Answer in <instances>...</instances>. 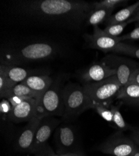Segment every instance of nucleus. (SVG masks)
<instances>
[{"label":"nucleus","mask_w":139,"mask_h":156,"mask_svg":"<svg viewBox=\"0 0 139 156\" xmlns=\"http://www.w3.org/2000/svg\"><path fill=\"white\" fill-rule=\"evenodd\" d=\"M120 105L114 106L110 105V109L113 114V121L116 127L120 131H127V130H132L133 127L128 124L124 120L122 115L120 111Z\"/></svg>","instance_id":"obj_20"},{"label":"nucleus","mask_w":139,"mask_h":156,"mask_svg":"<svg viewBox=\"0 0 139 156\" xmlns=\"http://www.w3.org/2000/svg\"><path fill=\"white\" fill-rule=\"evenodd\" d=\"M5 64L6 65L7 79L12 87L19 83H23L30 76L35 75H47V73L44 69H26L16 66H11L6 64Z\"/></svg>","instance_id":"obj_14"},{"label":"nucleus","mask_w":139,"mask_h":156,"mask_svg":"<svg viewBox=\"0 0 139 156\" xmlns=\"http://www.w3.org/2000/svg\"><path fill=\"white\" fill-rule=\"evenodd\" d=\"M129 24V22L127 21L121 23L108 25L104 30H103V32L104 33V34L109 37H119V35L123 31L125 27Z\"/></svg>","instance_id":"obj_25"},{"label":"nucleus","mask_w":139,"mask_h":156,"mask_svg":"<svg viewBox=\"0 0 139 156\" xmlns=\"http://www.w3.org/2000/svg\"><path fill=\"white\" fill-rule=\"evenodd\" d=\"M130 138L138 146H139V129H133Z\"/></svg>","instance_id":"obj_29"},{"label":"nucleus","mask_w":139,"mask_h":156,"mask_svg":"<svg viewBox=\"0 0 139 156\" xmlns=\"http://www.w3.org/2000/svg\"><path fill=\"white\" fill-rule=\"evenodd\" d=\"M132 156H139V147L138 146Z\"/></svg>","instance_id":"obj_33"},{"label":"nucleus","mask_w":139,"mask_h":156,"mask_svg":"<svg viewBox=\"0 0 139 156\" xmlns=\"http://www.w3.org/2000/svg\"><path fill=\"white\" fill-rule=\"evenodd\" d=\"M60 53L59 47L54 43L36 41L20 46L7 47L2 51L1 62L18 66L29 62L44 61L53 59Z\"/></svg>","instance_id":"obj_2"},{"label":"nucleus","mask_w":139,"mask_h":156,"mask_svg":"<svg viewBox=\"0 0 139 156\" xmlns=\"http://www.w3.org/2000/svg\"><path fill=\"white\" fill-rule=\"evenodd\" d=\"M120 42H123L126 40H139V23H137L136 27L134 30L129 33L118 37Z\"/></svg>","instance_id":"obj_26"},{"label":"nucleus","mask_w":139,"mask_h":156,"mask_svg":"<svg viewBox=\"0 0 139 156\" xmlns=\"http://www.w3.org/2000/svg\"><path fill=\"white\" fill-rule=\"evenodd\" d=\"M42 119L36 114L28 122L16 139V148L18 151L30 152L36 132Z\"/></svg>","instance_id":"obj_12"},{"label":"nucleus","mask_w":139,"mask_h":156,"mask_svg":"<svg viewBox=\"0 0 139 156\" xmlns=\"http://www.w3.org/2000/svg\"><path fill=\"white\" fill-rule=\"evenodd\" d=\"M56 156H84L82 154L79 152L75 151V152H71L65 154H57Z\"/></svg>","instance_id":"obj_31"},{"label":"nucleus","mask_w":139,"mask_h":156,"mask_svg":"<svg viewBox=\"0 0 139 156\" xmlns=\"http://www.w3.org/2000/svg\"><path fill=\"white\" fill-rule=\"evenodd\" d=\"M63 77L58 76L49 88L42 95L37 106V115L40 118L60 116L64 112Z\"/></svg>","instance_id":"obj_3"},{"label":"nucleus","mask_w":139,"mask_h":156,"mask_svg":"<svg viewBox=\"0 0 139 156\" xmlns=\"http://www.w3.org/2000/svg\"><path fill=\"white\" fill-rule=\"evenodd\" d=\"M138 146L121 131L109 137L98 147V150L112 156H132Z\"/></svg>","instance_id":"obj_6"},{"label":"nucleus","mask_w":139,"mask_h":156,"mask_svg":"<svg viewBox=\"0 0 139 156\" xmlns=\"http://www.w3.org/2000/svg\"><path fill=\"white\" fill-rule=\"evenodd\" d=\"M85 40L90 48L99 49L104 53H113L120 42L117 37H109L103 32V30L98 26L94 27L92 34H85L84 36Z\"/></svg>","instance_id":"obj_9"},{"label":"nucleus","mask_w":139,"mask_h":156,"mask_svg":"<svg viewBox=\"0 0 139 156\" xmlns=\"http://www.w3.org/2000/svg\"><path fill=\"white\" fill-rule=\"evenodd\" d=\"M128 21L129 22V23H134V22L139 23V9L135 12V15L130 20H128Z\"/></svg>","instance_id":"obj_32"},{"label":"nucleus","mask_w":139,"mask_h":156,"mask_svg":"<svg viewBox=\"0 0 139 156\" xmlns=\"http://www.w3.org/2000/svg\"><path fill=\"white\" fill-rule=\"evenodd\" d=\"M12 87L6 77V65L1 62L0 65V96L2 99L6 98Z\"/></svg>","instance_id":"obj_21"},{"label":"nucleus","mask_w":139,"mask_h":156,"mask_svg":"<svg viewBox=\"0 0 139 156\" xmlns=\"http://www.w3.org/2000/svg\"><path fill=\"white\" fill-rule=\"evenodd\" d=\"M64 112L62 119L65 122L73 121L85 111L91 109V101L83 86L69 83L64 87Z\"/></svg>","instance_id":"obj_4"},{"label":"nucleus","mask_w":139,"mask_h":156,"mask_svg":"<svg viewBox=\"0 0 139 156\" xmlns=\"http://www.w3.org/2000/svg\"><path fill=\"white\" fill-rule=\"evenodd\" d=\"M55 141L57 154L76 151L77 136L72 126L64 125L57 127L55 133Z\"/></svg>","instance_id":"obj_10"},{"label":"nucleus","mask_w":139,"mask_h":156,"mask_svg":"<svg viewBox=\"0 0 139 156\" xmlns=\"http://www.w3.org/2000/svg\"><path fill=\"white\" fill-rule=\"evenodd\" d=\"M54 80L47 75H35L28 77L22 83L42 96L51 86Z\"/></svg>","instance_id":"obj_15"},{"label":"nucleus","mask_w":139,"mask_h":156,"mask_svg":"<svg viewBox=\"0 0 139 156\" xmlns=\"http://www.w3.org/2000/svg\"><path fill=\"white\" fill-rule=\"evenodd\" d=\"M0 107H1V114L2 115L4 114V115L7 114L8 115L12 109L10 102L7 99L5 98H3V100L2 101Z\"/></svg>","instance_id":"obj_27"},{"label":"nucleus","mask_w":139,"mask_h":156,"mask_svg":"<svg viewBox=\"0 0 139 156\" xmlns=\"http://www.w3.org/2000/svg\"><path fill=\"white\" fill-rule=\"evenodd\" d=\"M134 106H138V107H139V101H138L135 105H134Z\"/></svg>","instance_id":"obj_34"},{"label":"nucleus","mask_w":139,"mask_h":156,"mask_svg":"<svg viewBox=\"0 0 139 156\" xmlns=\"http://www.w3.org/2000/svg\"><path fill=\"white\" fill-rule=\"evenodd\" d=\"M101 62L116 70L117 77L122 87L129 82L132 74L139 67V63L137 61L114 55L104 57Z\"/></svg>","instance_id":"obj_7"},{"label":"nucleus","mask_w":139,"mask_h":156,"mask_svg":"<svg viewBox=\"0 0 139 156\" xmlns=\"http://www.w3.org/2000/svg\"><path fill=\"white\" fill-rule=\"evenodd\" d=\"M116 99L121 100L127 105L134 106L135 104L139 101V85L129 82L120 87Z\"/></svg>","instance_id":"obj_16"},{"label":"nucleus","mask_w":139,"mask_h":156,"mask_svg":"<svg viewBox=\"0 0 139 156\" xmlns=\"http://www.w3.org/2000/svg\"><path fill=\"white\" fill-rule=\"evenodd\" d=\"M128 1L123 0H103L92 3V9H107L114 10L116 8L127 3Z\"/></svg>","instance_id":"obj_24"},{"label":"nucleus","mask_w":139,"mask_h":156,"mask_svg":"<svg viewBox=\"0 0 139 156\" xmlns=\"http://www.w3.org/2000/svg\"><path fill=\"white\" fill-rule=\"evenodd\" d=\"M39 100L34 98L24 99L12 108L8 118L15 122H28L37 114Z\"/></svg>","instance_id":"obj_11"},{"label":"nucleus","mask_w":139,"mask_h":156,"mask_svg":"<svg viewBox=\"0 0 139 156\" xmlns=\"http://www.w3.org/2000/svg\"><path fill=\"white\" fill-rule=\"evenodd\" d=\"M59 123V120L51 117H46L43 118L37 129L30 153L34 154H37L49 146L47 140L51 136L54 130L57 127Z\"/></svg>","instance_id":"obj_8"},{"label":"nucleus","mask_w":139,"mask_h":156,"mask_svg":"<svg viewBox=\"0 0 139 156\" xmlns=\"http://www.w3.org/2000/svg\"><path fill=\"white\" fill-rule=\"evenodd\" d=\"M113 53L122 54L139 59V48L124 43H120Z\"/></svg>","instance_id":"obj_23"},{"label":"nucleus","mask_w":139,"mask_h":156,"mask_svg":"<svg viewBox=\"0 0 139 156\" xmlns=\"http://www.w3.org/2000/svg\"><path fill=\"white\" fill-rule=\"evenodd\" d=\"M34 156H56V154L53 151L49 146H47L44 150L39 153L34 154Z\"/></svg>","instance_id":"obj_28"},{"label":"nucleus","mask_w":139,"mask_h":156,"mask_svg":"<svg viewBox=\"0 0 139 156\" xmlns=\"http://www.w3.org/2000/svg\"><path fill=\"white\" fill-rule=\"evenodd\" d=\"M91 109H94L97 113L109 122L113 121V114L110 109V105L106 104L92 102L91 103Z\"/></svg>","instance_id":"obj_22"},{"label":"nucleus","mask_w":139,"mask_h":156,"mask_svg":"<svg viewBox=\"0 0 139 156\" xmlns=\"http://www.w3.org/2000/svg\"><path fill=\"white\" fill-rule=\"evenodd\" d=\"M139 9V1L135 2V3L125 7L116 13L112 15L106 21V24L107 26L112 25L114 24L121 23L128 21L130 20L134 15L137 10Z\"/></svg>","instance_id":"obj_17"},{"label":"nucleus","mask_w":139,"mask_h":156,"mask_svg":"<svg viewBox=\"0 0 139 156\" xmlns=\"http://www.w3.org/2000/svg\"><path fill=\"white\" fill-rule=\"evenodd\" d=\"M117 76H112L102 81L84 84L83 87L88 97L92 102L110 105L111 101L121 87Z\"/></svg>","instance_id":"obj_5"},{"label":"nucleus","mask_w":139,"mask_h":156,"mask_svg":"<svg viewBox=\"0 0 139 156\" xmlns=\"http://www.w3.org/2000/svg\"><path fill=\"white\" fill-rule=\"evenodd\" d=\"M112 9H92L87 16L85 23L93 27L106 22V21L112 15Z\"/></svg>","instance_id":"obj_18"},{"label":"nucleus","mask_w":139,"mask_h":156,"mask_svg":"<svg viewBox=\"0 0 139 156\" xmlns=\"http://www.w3.org/2000/svg\"><path fill=\"white\" fill-rule=\"evenodd\" d=\"M92 9V3L80 0H19L11 10L26 22L53 27L78 28Z\"/></svg>","instance_id":"obj_1"},{"label":"nucleus","mask_w":139,"mask_h":156,"mask_svg":"<svg viewBox=\"0 0 139 156\" xmlns=\"http://www.w3.org/2000/svg\"><path fill=\"white\" fill-rule=\"evenodd\" d=\"M129 82L134 83L139 85V67L135 71V72L132 74Z\"/></svg>","instance_id":"obj_30"},{"label":"nucleus","mask_w":139,"mask_h":156,"mask_svg":"<svg viewBox=\"0 0 139 156\" xmlns=\"http://www.w3.org/2000/svg\"><path fill=\"white\" fill-rule=\"evenodd\" d=\"M114 75H116V70L100 61L85 69L81 73L80 78L84 84H88L102 81Z\"/></svg>","instance_id":"obj_13"},{"label":"nucleus","mask_w":139,"mask_h":156,"mask_svg":"<svg viewBox=\"0 0 139 156\" xmlns=\"http://www.w3.org/2000/svg\"><path fill=\"white\" fill-rule=\"evenodd\" d=\"M110 156H112V155H110Z\"/></svg>","instance_id":"obj_35"},{"label":"nucleus","mask_w":139,"mask_h":156,"mask_svg":"<svg viewBox=\"0 0 139 156\" xmlns=\"http://www.w3.org/2000/svg\"><path fill=\"white\" fill-rule=\"evenodd\" d=\"M13 96L22 98L24 99L34 98L38 100H40L42 96L40 94L33 91L29 87L22 83H19L15 85L14 87H12L6 99L9 98L10 96Z\"/></svg>","instance_id":"obj_19"}]
</instances>
